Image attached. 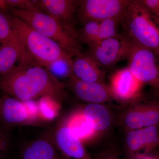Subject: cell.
<instances>
[{"instance_id": "6da1fadb", "label": "cell", "mask_w": 159, "mask_h": 159, "mask_svg": "<svg viewBox=\"0 0 159 159\" xmlns=\"http://www.w3.org/2000/svg\"><path fill=\"white\" fill-rule=\"evenodd\" d=\"M0 89L23 102L49 97L61 103L68 97L65 85L29 57L0 77Z\"/></svg>"}, {"instance_id": "7a4b0ae2", "label": "cell", "mask_w": 159, "mask_h": 159, "mask_svg": "<svg viewBox=\"0 0 159 159\" xmlns=\"http://www.w3.org/2000/svg\"><path fill=\"white\" fill-rule=\"evenodd\" d=\"M32 29L59 44L72 58L80 53V43L73 24H66L42 11L10 9Z\"/></svg>"}, {"instance_id": "3957f363", "label": "cell", "mask_w": 159, "mask_h": 159, "mask_svg": "<svg viewBox=\"0 0 159 159\" xmlns=\"http://www.w3.org/2000/svg\"><path fill=\"white\" fill-rule=\"evenodd\" d=\"M119 24L123 29L122 34L132 44L152 50L159 56L158 27L140 1H130Z\"/></svg>"}, {"instance_id": "277c9868", "label": "cell", "mask_w": 159, "mask_h": 159, "mask_svg": "<svg viewBox=\"0 0 159 159\" xmlns=\"http://www.w3.org/2000/svg\"><path fill=\"white\" fill-rule=\"evenodd\" d=\"M12 21L27 54L35 62L48 69L58 61L73 60L54 41L40 34L18 18L12 16Z\"/></svg>"}, {"instance_id": "5b68a950", "label": "cell", "mask_w": 159, "mask_h": 159, "mask_svg": "<svg viewBox=\"0 0 159 159\" xmlns=\"http://www.w3.org/2000/svg\"><path fill=\"white\" fill-rule=\"evenodd\" d=\"M127 58V67L136 78L159 93V55L149 49L132 44Z\"/></svg>"}, {"instance_id": "8992f818", "label": "cell", "mask_w": 159, "mask_h": 159, "mask_svg": "<svg viewBox=\"0 0 159 159\" xmlns=\"http://www.w3.org/2000/svg\"><path fill=\"white\" fill-rule=\"evenodd\" d=\"M132 43L122 34H117L89 46L92 57L99 65L111 66L128 57Z\"/></svg>"}, {"instance_id": "52a82bcc", "label": "cell", "mask_w": 159, "mask_h": 159, "mask_svg": "<svg viewBox=\"0 0 159 159\" xmlns=\"http://www.w3.org/2000/svg\"><path fill=\"white\" fill-rule=\"evenodd\" d=\"M0 123L11 130L16 126H42L45 122L31 115L24 102L5 94L0 97Z\"/></svg>"}, {"instance_id": "ba28073f", "label": "cell", "mask_w": 159, "mask_h": 159, "mask_svg": "<svg viewBox=\"0 0 159 159\" xmlns=\"http://www.w3.org/2000/svg\"><path fill=\"white\" fill-rule=\"evenodd\" d=\"M130 1L84 0L79 2L80 19L83 24L121 18Z\"/></svg>"}, {"instance_id": "9c48e42d", "label": "cell", "mask_w": 159, "mask_h": 159, "mask_svg": "<svg viewBox=\"0 0 159 159\" xmlns=\"http://www.w3.org/2000/svg\"><path fill=\"white\" fill-rule=\"evenodd\" d=\"M52 139L62 159H92L83 143L71 132L63 120L53 131Z\"/></svg>"}, {"instance_id": "30bf717a", "label": "cell", "mask_w": 159, "mask_h": 159, "mask_svg": "<svg viewBox=\"0 0 159 159\" xmlns=\"http://www.w3.org/2000/svg\"><path fill=\"white\" fill-rule=\"evenodd\" d=\"M143 85L126 67L114 74L109 88L113 98L126 101L139 97Z\"/></svg>"}, {"instance_id": "8fae6325", "label": "cell", "mask_w": 159, "mask_h": 159, "mask_svg": "<svg viewBox=\"0 0 159 159\" xmlns=\"http://www.w3.org/2000/svg\"><path fill=\"white\" fill-rule=\"evenodd\" d=\"M68 85L79 99L89 103L101 104L113 98L109 88L104 84L83 81L72 76Z\"/></svg>"}, {"instance_id": "7c38bea8", "label": "cell", "mask_w": 159, "mask_h": 159, "mask_svg": "<svg viewBox=\"0 0 159 159\" xmlns=\"http://www.w3.org/2000/svg\"><path fill=\"white\" fill-rule=\"evenodd\" d=\"M123 122L124 125L131 130L157 125L159 123V102L137 106L125 114Z\"/></svg>"}, {"instance_id": "4fadbf2b", "label": "cell", "mask_w": 159, "mask_h": 159, "mask_svg": "<svg viewBox=\"0 0 159 159\" xmlns=\"http://www.w3.org/2000/svg\"><path fill=\"white\" fill-rule=\"evenodd\" d=\"M28 56L25 45L15 29L10 39L0 46V75L9 73L17 61L25 59Z\"/></svg>"}, {"instance_id": "5bb4252c", "label": "cell", "mask_w": 159, "mask_h": 159, "mask_svg": "<svg viewBox=\"0 0 159 159\" xmlns=\"http://www.w3.org/2000/svg\"><path fill=\"white\" fill-rule=\"evenodd\" d=\"M158 125L140 129H132L126 137L127 146L131 152L142 155L159 146Z\"/></svg>"}, {"instance_id": "9a60e30c", "label": "cell", "mask_w": 159, "mask_h": 159, "mask_svg": "<svg viewBox=\"0 0 159 159\" xmlns=\"http://www.w3.org/2000/svg\"><path fill=\"white\" fill-rule=\"evenodd\" d=\"M20 159H62L52 139V133H46L29 141L21 149Z\"/></svg>"}, {"instance_id": "2e32d148", "label": "cell", "mask_w": 159, "mask_h": 159, "mask_svg": "<svg viewBox=\"0 0 159 159\" xmlns=\"http://www.w3.org/2000/svg\"><path fill=\"white\" fill-rule=\"evenodd\" d=\"M73 76L83 81L103 84L104 72L89 54L81 52L73 59Z\"/></svg>"}, {"instance_id": "e0dca14e", "label": "cell", "mask_w": 159, "mask_h": 159, "mask_svg": "<svg viewBox=\"0 0 159 159\" xmlns=\"http://www.w3.org/2000/svg\"><path fill=\"white\" fill-rule=\"evenodd\" d=\"M79 1L40 0L38 4L43 12L66 24H73L74 14Z\"/></svg>"}, {"instance_id": "ac0fdd59", "label": "cell", "mask_w": 159, "mask_h": 159, "mask_svg": "<svg viewBox=\"0 0 159 159\" xmlns=\"http://www.w3.org/2000/svg\"><path fill=\"white\" fill-rule=\"evenodd\" d=\"M63 121L83 143L92 140L98 133L88 122L82 110L73 112Z\"/></svg>"}, {"instance_id": "d6986e66", "label": "cell", "mask_w": 159, "mask_h": 159, "mask_svg": "<svg viewBox=\"0 0 159 159\" xmlns=\"http://www.w3.org/2000/svg\"><path fill=\"white\" fill-rule=\"evenodd\" d=\"M88 122L97 132L105 130L111 123L108 110L100 103H89L82 109Z\"/></svg>"}, {"instance_id": "ffe728a7", "label": "cell", "mask_w": 159, "mask_h": 159, "mask_svg": "<svg viewBox=\"0 0 159 159\" xmlns=\"http://www.w3.org/2000/svg\"><path fill=\"white\" fill-rule=\"evenodd\" d=\"M38 102L40 117L48 122L56 119L59 115L61 102L51 97H41Z\"/></svg>"}, {"instance_id": "44dd1931", "label": "cell", "mask_w": 159, "mask_h": 159, "mask_svg": "<svg viewBox=\"0 0 159 159\" xmlns=\"http://www.w3.org/2000/svg\"><path fill=\"white\" fill-rule=\"evenodd\" d=\"M99 22L90 21L84 24L81 30L77 34L80 43H84L89 46L97 42L99 26Z\"/></svg>"}, {"instance_id": "7402d4cb", "label": "cell", "mask_w": 159, "mask_h": 159, "mask_svg": "<svg viewBox=\"0 0 159 159\" xmlns=\"http://www.w3.org/2000/svg\"><path fill=\"white\" fill-rule=\"evenodd\" d=\"M120 18L108 19L100 22L97 42L114 37L118 34L116 33L117 27L119 24Z\"/></svg>"}, {"instance_id": "603a6c76", "label": "cell", "mask_w": 159, "mask_h": 159, "mask_svg": "<svg viewBox=\"0 0 159 159\" xmlns=\"http://www.w3.org/2000/svg\"><path fill=\"white\" fill-rule=\"evenodd\" d=\"M15 31L12 16L9 13L0 11V43L6 42Z\"/></svg>"}, {"instance_id": "cb8c5ba5", "label": "cell", "mask_w": 159, "mask_h": 159, "mask_svg": "<svg viewBox=\"0 0 159 159\" xmlns=\"http://www.w3.org/2000/svg\"><path fill=\"white\" fill-rule=\"evenodd\" d=\"M6 2L10 9H16L30 11H42L39 5L38 1L6 0Z\"/></svg>"}, {"instance_id": "d4e9b609", "label": "cell", "mask_w": 159, "mask_h": 159, "mask_svg": "<svg viewBox=\"0 0 159 159\" xmlns=\"http://www.w3.org/2000/svg\"><path fill=\"white\" fill-rule=\"evenodd\" d=\"M10 130L0 123V159L6 155L10 147Z\"/></svg>"}, {"instance_id": "484cf974", "label": "cell", "mask_w": 159, "mask_h": 159, "mask_svg": "<svg viewBox=\"0 0 159 159\" xmlns=\"http://www.w3.org/2000/svg\"><path fill=\"white\" fill-rule=\"evenodd\" d=\"M140 2L152 14L159 16V0H140Z\"/></svg>"}, {"instance_id": "4316f807", "label": "cell", "mask_w": 159, "mask_h": 159, "mask_svg": "<svg viewBox=\"0 0 159 159\" xmlns=\"http://www.w3.org/2000/svg\"><path fill=\"white\" fill-rule=\"evenodd\" d=\"M98 159H119L117 155L111 152H106L99 156Z\"/></svg>"}, {"instance_id": "83f0119b", "label": "cell", "mask_w": 159, "mask_h": 159, "mask_svg": "<svg viewBox=\"0 0 159 159\" xmlns=\"http://www.w3.org/2000/svg\"><path fill=\"white\" fill-rule=\"evenodd\" d=\"M10 9L6 4V0H0V11L5 13H9Z\"/></svg>"}, {"instance_id": "f1b7e54d", "label": "cell", "mask_w": 159, "mask_h": 159, "mask_svg": "<svg viewBox=\"0 0 159 159\" xmlns=\"http://www.w3.org/2000/svg\"><path fill=\"white\" fill-rule=\"evenodd\" d=\"M138 159H159L155 157L148 156L145 155H139V158Z\"/></svg>"}, {"instance_id": "f546056e", "label": "cell", "mask_w": 159, "mask_h": 159, "mask_svg": "<svg viewBox=\"0 0 159 159\" xmlns=\"http://www.w3.org/2000/svg\"><path fill=\"white\" fill-rule=\"evenodd\" d=\"M152 17H153L155 22L157 24L159 29V16H154L152 15Z\"/></svg>"}, {"instance_id": "4dcf8cb0", "label": "cell", "mask_w": 159, "mask_h": 159, "mask_svg": "<svg viewBox=\"0 0 159 159\" xmlns=\"http://www.w3.org/2000/svg\"><path fill=\"white\" fill-rule=\"evenodd\" d=\"M1 45H2V44H1V43H0V46H1Z\"/></svg>"}]
</instances>
